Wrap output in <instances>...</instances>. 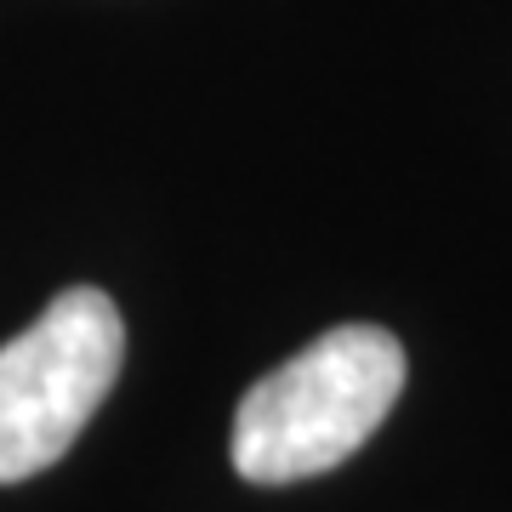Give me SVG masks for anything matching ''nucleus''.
<instances>
[{
    "mask_svg": "<svg viewBox=\"0 0 512 512\" xmlns=\"http://www.w3.org/2000/svg\"><path fill=\"white\" fill-rule=\"evenodd\" d=\"M404 393V348L382 325H336L268 370L234 410L245 484H302L365 450Z\"/></svg>",
    "mask_w": 512,
    "mask_h": 512,
    "instance_id": "nucleus-1",
    "label": "nucleus"
},
{
    "mask_svg": "<svg viewBox=\"0 0 512 512\" xmlns=\"http://www.w3.org/2000/svg\"><path fill=\"white\" fill-rule=\"evenodd\" d=\"M126 359L120 308L74 285L0 348V484L46 473L109 399Z\"/></svg>",
    "mask_w": 512,
    "mask_h": 512,
    "instance_id": "nucleus-2",
    "label": "nucleus"
}]
</instances>
